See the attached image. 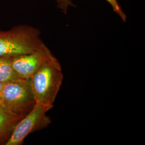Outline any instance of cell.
<instances>
[{"label":"cell","instance_id":"obj_11","mask_svg":"<svg viewBox=\"0 0 145 145\" xmlns=\"http://www.w3.org/2000/svg\"><path fill=\"white\" fill-rule=\"evenodd\" d=\"M1 102H2V97H1V94L0 92V104H1Z\"/></svg>","mask_w":145,"mask_h":145},{"label":"cell","instance_id":"obj_1","mask_svg":"<svg viewBox=\"0 0 145 145\" xmlns=\"http://www.w3.org/2000/svg\"><path fill=\"white\" fill-rule=\"evenodd\" d=\"M63 80L61 65L52 53L30 78L32 93L36 104L52 109L61 87Z\"/></svg>","mask_w":145,"mask_h":145},{"label":"cell","instance_id":"obj_7","mask_svg":"<svg viewBox=\"0 0 145 145\" xmlns=\"http://www.w3.org/2000/svg\"><path fill=\"white\" fill-rule=\"evenodd\" d=\"M19 79L11 63L10 57H0V82L2 84Z\"/></svg>","mask_w":145,"mask_h":145},{"label":"cell","instance_id":"obj_6","mask_svg":"<svg viewBox=\"0 0 145 145\" xmlns=\"http://www.w3.org/2000/svg\"><path fill=\"white\" fill-rule=\"evenodd\" d=\"M22 118L0 104V145H5L10 139L16 125Z\"/></svg>","mask_w":145,"mask_h":145},{"label":"cell","instance_id":"obj_5","mask_svg":"<svg viewBox=\"0 0 145 145\" xmlns=\"http://www.w3.org/2000/svg\"><path fill=\"white\" fill-rule=\"evenodd\" d=\"M52 53L44 44L35 52L10 57L11 63L18 78L27 79L32 74Z\"/></svg>","mask_w":145,"mask_h":145},{"label":"cell","instance_id":"obj_4","mask_svg":"<svg viewBox=\"0 0 145 145\" xmlns=\"http://www.w3.org/2000/svg\"><path fill=\"white\" fill-rule=\"evenodd\" d=\"M51 108L36 104L33 109L16 125L10 139L5 145H21L32 133L44 129L52 123L47 112Z\"/></svg>","mask_w":145,"mask_h":145},{"label":"cell","instance_id":"obj_10","mask_svg":"<svg viewBox=\"0 0 145 145\" xmlns=\"http://www.w3.org/2000/svg\"><path fill=\"white\" fill-rule=\"evenodd\" d=\"M2 86H3V84L0 82V92H1L2 88Z\"/></svg>","mask_w":145,"mask_h":145},{"label":"cell","instance_id":"obj_2","mask_svg":"<svg viewBox=\"0 0 145 145\" xmlns=\"http://www.w3.org/2000/svg\"><path fill=\"white\" fill-rule=\"evenodd\" d=\"M40 36L38 29L28 25L14 26L8 31L0 30V57L36 51L45 44Z\"/></svg>","mask_w":145,"mask_h":145},{"label":"cell","instance_id":"obj_3","mask_svg":"<svg viewBox=\"0 0 145 145\" xmlns=\"http://www.w3.org/2000/svg\"><path fill=\"white\" fill-rule=\"evenodd\" d=\"M1 104L13 114L24 117L36 105L30 78L16 79L3 84Z\"/></svg>","mask_w":145,"mask_h":145},{"label":"cell","instance_id":"obj_9","mask_svg":"<svg viewBox=\"0 0 145 145\" xmlns=\"http://www.w3.org/2000/svg\"><path fill=\"white\" fill-rule=\"evenodd\" d=\"M57 9L61 11L64 14H67L69 9L75 7L72 0H57Z\"/></svg>","mask_w":145,"mask_h":145},{"label":"cell","instance_id":"obj_8","mask_svg":"<svg viewBox=\"0 0 145 145\" xmlns=\"http://www.w3.org/2000/svg\"><path fill=\"white\" fill-rule=\"evenodd\" d=\"M110 5L111 6L114 12L118 15L121 20L124 22H126L127 16L125 14L124 11L119 5V3L117 0H106Z\"/></svg>","mask_w":145,"mask_h":145}]
</instances>
